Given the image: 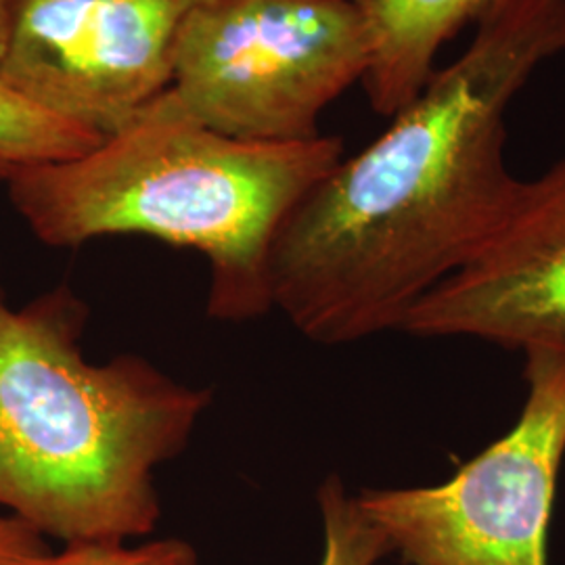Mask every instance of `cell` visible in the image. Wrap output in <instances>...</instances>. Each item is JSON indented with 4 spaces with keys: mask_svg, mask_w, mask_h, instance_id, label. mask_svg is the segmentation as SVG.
<instances>
[{
    "mask_svg": "<svg viewBox=\"0 0 565 565\" xmlns=\"http://www.w3.org/2000/svg\"><path fill=\"white\" fill-rule=\"evenodd\" d=\"M564 53L565 0L490 9L463 53L287 214L268 254L273 310L323 345L401 331L505 221L522 186L507 109Z\"/></svg>",
    "mask_w": 565,
    "mask_h": 565,
    "instance_id": "obj_1",
    "label": "cell"
},
{
    "mask_svg": "<svg viewBox=\"0 0 565 565\" xmlns=\"http://www.w3.org/2000/svg\"><path fill=\"white\" fill-rule=\"evenodd\" d=\"M86 317L67 287L0 298V509L63 546L137 543L162 518L156 471L212 394L137 354L86 361Z\"/></svg>",
    "mask_w": 565,
    "mask_h": 565,
    "instance_id": "obj_2",
    "label": "cell"
},
{
    "mask_svg": "<svg viewBox=\"0 0 565 565\" xmlns=\"http://www.w3.org/2000/svg\"><path fill=\"white\" fill-rule=\"evenodd\" d=\"M343 158L340 137L254 142L184 121H132L99 147L7 182L34 237L81 247L141 235L202 254L207 315L256 321L273 310L268 254L287 214Z\"/></svg>",
    "mask_w": 565,
    "mask_h": 565,
    "instance_id": "obj_3",
    "label": "cell"
},
{
    "mask_svg": "<svg viewBox=\"0 0 565 565\" xmlns=\"http://www.w3.org/2000/svg\"><path fill=\"white\" fill-rule=\"evenodd\" d=\"M369 61L359 0H195L177 34L170 84L132 121L308 141L323 135L324 109L364 81Z\"/></svg>",
    "mask_w": 565,
    "mask_h": 565,
    "instance_id": "obj_4",
    "label": "cell"
},
{
    "mask_svg": "<svg viewBox=\"0 0 565 565\" xmlns=\"http://www.w3.org/2000/svg\"><path fill=\"white\" fill-rule=\"evenodd\" d=\"M525 352L520 419L448 482L356 494L406 565H548L565 455V342Z\"/></svg>",
    "mask_w": 565,
    "mask_h": 565,
    "instance_id": "obj_5",
    "label": "cell"
},
{
    "mask_svg": "<svg viewBox=\"0 0 565 565\" xmlns=\"http://www.w3.org/2000/svg\"><path fill=\"white\" fill-rule=\"evenodd\" d=\"M195 0H13L0 82L61 120L111 137L172 78Z\"/></svg>",
    "mask_w": 565,
    "mask_h": 565,
    "instance_id": "obj_6",
    "label": "cell"
},
{
    "mask_svg": "<svg viewBox=\"0 0 565 565\" xmlns=\"http://www.w3.org/2000/svg\"><path fill=\"white\" fill-rule=\"evenodd\" d=\"M401 331L522 350L565 342V158L522 181L492 237L415 303Z\"/></svg>",
    "mask_w": 565,
    "mask_h": 565,
    "instance_id": "obj_7",
    "label": "cell"
},
{
    "mask_svg": "<svg viewBox=\"0 0 565 565\" xmlns=\"http://www.w3.org/2000/svg\"><path fill=\"white\" fill-rule=\"evenodd\" d=\"M371 36L364 88L371 107L392 118L436 72L446 42L503 0H359Z\"/></svg>",
    "mask_w": 565,
    "mask_h": 565,
    "instance_id": "obj_8",
    "label": "cell"
},
{
    "mask_svg": "<svg viewBox=\"0 0 565 565\" xmlns=\"http://www.w3.org/2000/svg\"><path fill=\"white\" fill-rule=\"evenodd\" d=\"M102 142V135L61 120L0 82V181L9 182L36 166L78 158Z\"/></svg>",
    "mask_w": 565,
    "mask_h": 565,
    "instance_id": "obj_9",
    "label": "cell"
},
{
    "mask_svg": "<svg viewBox=\"0 0 565 565\" xmlns=\"http://www.w3.org/2000/svg\"><path fill=\"white\" fill-rule=\"evenodd\" d=\"M317 503L323 525L319 565H382L390 555L387 541L340 476L333 473L319 486Z\"/></svg>",
    "mask_w": 565,
    "mask_h": 565,
    "instance_id": "obj_10",
    "label": "cell"
},
{
    "mask_svg": "<svg viewBox=\"0 0 565 565\" xmlns=\"http://www.w3.org/2000/svg\"><path fill=\"white\" fill-rule=\"evenodd\" d=\"M53 565H200V555L189 541L168 536L137 543L61 546Z\"/></svg>",
    "mask_w": 565,
    "mask_h": 565,
    "instance_id": "obj_11",
    "label": "cell"
},
{
    "mask_svg": "<svg viewBox=\"0 0 565 565\" xmlns=\"http://www.w3.org/2000/svg\"><path fill=\"white\" fill-rule=\"evenodd\" d=\"M57 551L39 530L0 509V565H53Z\"/></svg>",
    "mask_w": 565,
    "mask_h": 565,
    "instance_id": "obj_12",
    "label": "cell"
},
{
    "mask_svg": "<svg viewBox=\"0 0 565 565\" xmlns=\"http://www.w3.org/2000/svg\"><path fill=\"white\" fill-rule=\"evenodd\" d=\"M11 4H13V0H0V57H2V51H4V42H7Z\"/></svg>",
    "mask_w": 565,
    "mask_h": 565,
    "instance_id": "obj_13",
    "label": "cell"
}]
</instances>
